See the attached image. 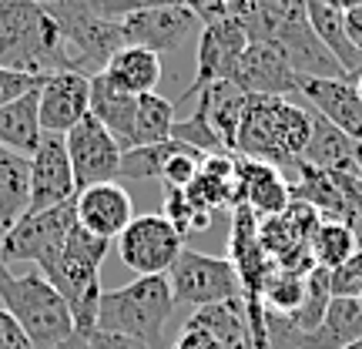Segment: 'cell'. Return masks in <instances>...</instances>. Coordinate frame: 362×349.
I'll list each match as a JSON object with an SVG mask.
<instances>
[{"instance_id":"cell-1","label":"cell","mask_w":362,"mask_h":349,"mask_svg":"<svg viewBox=\"0 0 362 349\" xmlns=\"http://www.w3.org/2000/svg\"><path fill=\"white\" fill-rule=\"evenodd\" d=\"M312 138V108L288 98H255L248 94L235 155L255 158L275 168H296Z\"/></svg>"},{"instance_id":"cell-2","label":"cell","mask_w":362,"mask_h":349,"mask_svg":"<svg viewBox=\"0 0 362 349\" xmlns=\"http://www.w3.org/2000/svg\"><path fill=\"white\" fill-rule=\"evenodd\" d=\"M107 239L84 232L81 225L71 229L64 248L57 252V259H51L40 275L67 299L71 316H74V333L81 336H94L98 333V309H101V265L107 259Z\"/></svg>"},{"instance_id":"cell-3","label":"cell","mask_w":362,"mask_h":349,"mask_svg":"<svg viewBox=\"0 0 362 349\" xmlns=\"http://www.w3.org/2000/svg\"><path fill=\"white\" fill-rule=\"evenodd\" d=\"M0 67L37 78L67 71L61 27L30 0H0Z\"/></svg>"},{"instance_id":"cell-4","label":"cell","mask_w":362,"mask_h":349,"mask_svg":"<svg viewBox=\"0 0 362 349\" xmlns=\"http://www.w3.org/2000/svg\"><path fill=\"white\" fill-rule=\"evenodd\" d=\"M168 275H141L131 285L121 289H104L101 309H98V333H115L128 336L148 349L165 346V329L175 312Z\"/></svg>"},{"instance_id":"cell-5","label":"cell","mask_w":362,"mask_h":349,"mask_svg":"<svg viewBox=\"0 0 362 349\" xmlns=\"http://www.w3.org/2000/svg\"><path fill=\"white\" fill-rule=\"evenodd\" d=\"M0 309L21 323L34 349H54L74 336V316L67 299L40 272H11L0 285Z\"/></svg>"},{"instance_id":"cell-6","label":"cell","mask_w":362,"mask_h":349,"mask_svg":"<svg viewBox=\"0 0 362 349\" xmlns=\"http://www.w3.org/2000/svg\"><path fill=\"white\" fill-rule=\"evenodd\" d=\"M168 285L175 302L192 306V309L242 299V282H238L232 259L208 256V252H198V248L188 246L181 248V256L168 269Z\"/></svg>"},{"instance_id":"cell-7","label":"cell","mask_w":362,"mask_h":349,"mask_svg":"<svg viewBox=\"0 0 362 349\" xmlns=\"http://www.w3.org/2000/svg\"><path fill=\"white\" fill-rule=\"evenodd\" d=\"M74 225H78V198H71L57 208H47V212H27L0 239V252H4L7 265L30 262V265L44 269L51 259H57V252L64 248Z\"/></svg>"},{"instance_id":"cell-8","label":"cell","mask_w":362,"mask_h":349,"mask_svg":"<svg viewBox=\"0 0 362 349\" xmlns=\"http://www.w3.org/2000/svg\"><path fill=\"white\" fill-rule=\"evenodd\" d=\"M185 248V235L165 215H134L131 225L117 235V256L138 279L141 275H168Z\"/></svg>"},{"instance_id":"cell-9","label":"cell","mask_w":362,"mask_h":349,"mask_svg":"<svg viewBox=\"0 0 362 349\" xmlns=\"http://www.w3.org/2000/svg\"><path fill=\"white\" fill-rule=\"evenodd\" d=\"M248 47V34L242 30V24L235 17H221L211 24L202 27L198 34V61H194V81L181 91V101L198 98L208 84L215 81H232L238 57Z\"/></svg>"},{"instance_id":"cell-10","label":"cell","mask_w":362,"mask_h":349,"mask_svg":"<svg viewBox=\"0 0 362 349\" xmlns=\"http://www.w3.org/2000/svg\"><path fill=\"white\" fill-rule=\"evenodd\" d=\"M67 155H71V168H74V181L81 188L101 185V181H117L121 175V144L115 142V135L104 128L94 115H84L74 128L64 135Z\"/></svg>"},{"instance_id":"cell-11","label":"cell","mask_w":362,"mask_h":349,"mask_svg":"<svg viewBox=\"0 0 362 349\" xmlns=\"http://www.w3.org/2000/svg\"><path fill=\"white\" fill-rule=\"evenodd\" d=\"M202 21L198 13L181 7V4H171V7H151V11H138L128 13L121 21V30H124V44L131 47H148L161 54H175L181 51L194 34H202Z\"/></svg>"},{"instance_id":"cell-12","label":"cell","mask_w":362,"mask_h":349,"mask_svg":"<svg viewBox=\"0 0 362 349\" xmlns=\"http://www.w3.org/2000/svg\"><path fill=\"white\" fill-rule=\"evenodd\" d=\"M71 198H78V181H74L64 135H44L30 155V208L27 212H47Z\"/></svg>"},{"instance_id":"cell-13","label":"cell","mask_w":362,"mask_h":349,"mask_svg":"<svg viewBox=\"0 0 362 349\" xmlns=\"http://www.w3.org/2000/svg\"><path fill=\"white\" fill-rule=\"evenodd\" d=\"M298 74L296 67L285 61V54L272 44L248 40L245 54L238 57V67L232 74V84L255 94V98H292L298 94Z\"/></svg>"},{"instance_id":"cell-14","label":"cell","mask_w":362,"mask_h":349,"mask_svg":"<svg viewBox=\"0 0 362 349\" xmlns=\"http://www.w3.org/2000/svg\"><path fill=\"white\" fill-rule=\"evenodd\" d=\"M298 98L362 144V98L356 91V78H298Z\"/></svg>"},{"instance_id":"cell-15","label":"cell","mask_w":362,"mask_h":349,"mask_svg":"<svg viewBox=\"0 0 362 349\" xmlns=\"http://www.w3.org/2000/svg\"><path fill=\"white\" fill-rule=\"evenodd\" d=\"M90 115V78L74 71L47 74L40 84V128L44 135H67Z\"/></svg>"},{"instance_id":"cell-16","label":"cell","mask_w":362,"mask_h":349,"mask_svg":"<svg viewBox=\"0 0 362 349\" xmlns=\"http://www.w3.org/2000/svg\"><path fill=\"white\" fill-rule=\"evenodd\" d=\"M131 219H134L131 195L117 181H101L78 192V225L84 232L117 242V235L128 229Z\"/></svg>"},{"instance_id":"cell-17","label":"cell","mask_w":362,"mask_h":349,"mask_svg":"<svg viewBox=\"0 0 362 349\" xmlns=\"http://www.w3.org/2000/svg\"><path fill=\"white\" fill-rule=\"evenodd\" d=\"M235 181H238V205H248L259 219L282 215L292 205V185L275 165L242 158L235 161Z\"/></svg>"},{"instance_id":"cell-18","label":"cell","mask_w":362,"mask_h":349,"mask_svg":"<svg viewBox=\"0 0 362 349\" xmlns=\"http://www.w3.org/2000/svg\"><path fill=\"white\" fill-rule=\"evenodd\" d=\"M228 17H235L248 40L275 44L288 27H298L309 21L305 0H232Z\"/></svg>"},{"instance_id":"cell-19","label":"cell","mask_w":362,"mask_h":349,"mask_svg":"<svg viewBox=\"0 0 362 349\" xmlns=\"http://www.w3.org/2000/svg\"><path fill=\"white\" fill-rule=\"evenodd\" d=\"M296 171H298V181H288V185H292V198L312 205L322 215V222L356 225L359 212H356V205L349 202V195H346V188H342V181H339L336 171L312 168L305 161H298Z\"/></svg>"},{"instance_id":"cell-20","label":"cell","mask_w":362,"mask_h":349,"mask_svg":"<svg viewBox=\"0 0 362 349\" xmlns=\"http://www.w3.org/2000/svg\"><path fill=\"white\" fill-rule=\"evenodd\" d=\"M362 339V299L332 296L322 323L312 333H298L296 349H346Z\"/></svg>"},{"instance_id":"cell-21","label":"cell","mask_w":362,"mask_h":349,"mask_svg":"<svg viewBox=\"0 0 362 349\" xmlns=\"http://www.w3.org/2000/svg\"><path fill=\"white\" fill-rule=\"evenodd\" d=\"M356 148L359 144L352 142L349 135H342L332 121H325L319 111H312V138L305 144V155H302L305 165L322 171H336V175H359Z\"/></svg>"},{"instance_id":"cell-22","label":"cell","mask_w":362,"mask_h":349,"mask_svg":"<svg viewBox=\"0 0 362 349\" xmlns=\"http://www.w3.org/2000/svg\"><path fill=\"white\" fill-rule=\"evenodd\" d=\"M40 138H44V128H40V88H34L0 108V148L30 158L34 148L40 144Z\"/></svg>"},{"instance_id":"cell-23","label":"cell","mask_w":362,"mask_h":349,"mask_svg":"<svg viewBox=\"0 0 362 349\" xmlns=\"http://www.w3.org/2000/svg\"><path fill=\"white\" fill-rule=\"evenodd\" d=\"M104 81L111 84L121 94H131V98H141V94H151L158 91V81H161V57L148 47H121V51L107 61V67L101 71Z\"/></svg>"},{"instance_id":"cell-24","label":"cell","mask_w":362,"mask_h":349,"mask_svg":"<svg viewBox=\"0 0 362 349\" xmlns=\"http://www.w3.org/2000/svg\"><path fill=\"white\" fill-rule=\"evenodd\" d=\"M248 94L232 81H215L198 94V108L205 111L211 131L218 135V142L225 144V151L235 155L238 144V128H242V115H245Z\"/></svg>"},{"instance_id":"cell-25","label":"cell","mask_w":362,"mask_h":349,"mask_svg":"<svg viewBox=\"0 0 362 349\" xmlns=\"http://www.w3.org/2000/svg\"><path fill=\"white\" fill-rule=\"evenodd\" d=\"M134 111H138V98L115 91L104 81V74L90 78V115L115 135L121 151H131L134 144Z\"/></svg>"},{"instance_id":"cell-26","label":"cell","mask_w":362,"mask_h":349,"mask_svg":"<svg viewBox=\"0 0 362 349\" xmlns=\"http://www.w3.org/2000/svg\"><path fill=\"white\" fill-rule=\"evenodd\" d=\"M30 208V158L0 148V239Z\"/></svg>"},{"instance_id":"cell-27","label":"cell","mask_w":362,"mask_h":349,"mask_svg":"<svg viewBox=\"0 0 362 349\" xmlns=\"http://www.w3.org/2000/svg\"><path fill=\"white\" fill-rule=\"evenodd\" d=\"M188 323L208 329L221 343V349H255L252 346V326H248V312L242 299L218 302V306H202V309L192 312Z\"/></svg>"},{"instance_id":"cell-28","label":"cell","mask_w":362,"mask_h":349,"mask_svg":"<svg viewBox=\"0 0 362 349\" xmlns=\"http://www.w3.org/2000/svg\"><path fill=\"white\" fill-rule=\"evenodd\" d=\"M309 248L312 262L319 269L336 272L339 265H346L359 252V239H356V229L346 222H319V229L309 239Z\"/></svg>"},{"instance_id":"cell-29","label":"cell","mask_w":362,"mask_h":349,"mask_svg":"<svg viewBox=\"0 0 362 349\" xmlns=\"http://www.w3.org/2000/svg\"><path fill=\"white\" fill-rule=\"evenodd\" d=\"M175 121H178V118H175V101L161 98L158 91L141 94V98H138V111H134V144H131V148L171 142Z\"/></svg>"},{"instance_id":"cell-30","label":"cell","mask_w":362,"mask_h":349,"mask_svg":"<svg viewBox=\"0 0 362 349\" xmlns=\"http://www.w3.org/2000/svg\"><path fill=\"white\" fill-rule=\"evenodd\" d=\"M305 289H309V275L275 265L269 272V279H265L262 302H265V309L279 312V316H296L302 309V302H305Z\"/></svg>"},{"instance_id":"cell-31","label":"cell","mask_w":362,"mask_h":349,"mask_svg":"<svg viewBox=\"0 0 362 349\" xmlns=\"http://www.w3.org/2000/svg\"><path fill=\"white\" fill-rule=\"evenodd\" d=\"M178 142H161V144H141L121 155V175L117 178H161V171L168 165V158L178 151Z\"/></svg>"},{"instance_id":"cell-32","label":"cell","mask_w":362,"mask_h":349,"mask_svg":"<svg viewBox=\"0 0 362 349\" xmlns=\"http://www.w3.org/2000/svg\"><path fill=\"white\" fill-rule=\"evenodd\" d=\"M161 215H165L185 239H188L192 232H202V229L208 225V219H211V215L198 212V208L188 202L185 188H168V192H165V208H161Z\"/></svg>"},{"instance_id":"cell-33","label":"cell","mask_w":362,"mask_h":349,"mask_svg":"<svg viewBox=\"0 0 362 349\" xmlns=\"http://www.w3.org/2000/svg\"><path fill=\"white\" fill-rule=\"evenodd\" d=\"M202 161H205L202 151H194V148H185V144H181L178 151L168 158V165H165V171H161V181H165L168 188H188V185L198 178Z\"/></svg>"},{"instance_id":"cell-34","label":"cell","mask_w":362,"mask_h":349,"mask_svg":"<svg viewBox=\"0 0 362 349\" xmlns=\"http://www.w3.org/2000/svg\"><path fill=\"white\" fill-rule=\"evenodd\" d=\"M332 296L339 299H362V248L352 256L346 265L332 272Z\"/></svg>"},{"instance_id":"cell-35","label":"cell","mask_w":362,"mask_h":349,"mask_svg":"<svg viewBox=\"0 0 362 349\" xmlns=\"http://www.w3.org/2000/svg\"><path fill=\"white\" fill-rule=\"evenodd\" d=\"M44 84V78L37 74H24V71H11V67H0V108L11 104L13 98H21L27 91H34Z\"/></svg>"},{"instance_id":"cell-36","label":"cell","mask_w":362,"mask_h":349,"mask_svg":"<svg viewBox=\"0 0 362 349\" xmlns=\"http://www.w3.org/2000/svg\"><path fill=\"white\" fill-rule=\"evenodd\" d=\"M171 349H221V343L211 336L208 329H202V326L185 323V329H181L178 336H175Z\"/></svg>"},{"instance_id":"cell-37","label":"cell","mask_w":362,"mask_h":349,"mask_svg":"<svg viewBox=\"0 0 362 349\" xmlns=\"http://www.w3.org/2000/svg\"><path fill=\"white\" fill-rule=\"evenodd\" d=\"M0 349H34V343L7 309H0Z\"/></svg>"},{"instance_id":"cell-38","label":"cell","mask_w":362,"mask_h":349,"mask_svg":"<svg viewBox=\"0 0 362 349\" xmlns=\"http://www.w3.org/2000/svg\"><path fill=\"white\" fill-rule=\"evenodd\" d=\"M181 7H188V11L198 13V21H202V24H211V21L228 17L232 0H181Z\"/></svg>"},{"instance_id":"cell-39","label":"cell","mask_w":362,"mask_h":349,"mask_svg":"<svg viewBox=\"0 0 362 349\" xmlns=\"http://www.w3.org/2000/svg\"><path fill=\"white\" fill-rule=\"evenodd\" d=\"M88 349H148L128 336H115V333H94L88 339Z\"/></svg>"},{"instance_id":"cell-40","label":"cell","mask_w":362,"mask_h":349,"mask_svg":"<svg viewBox=\"0 0 362 349\" xmlns=\"http://www.w3.org/2000/svg\"><path fill=\"white\" fill-rule=\"evenodd\" d=\"M346 34H349V44L356 47V54L362 57V4L346 13Z\"/></svg>"},{"instance_id":"cell-41","label":"cell","mask_w":362,"mask_h":349,"mask_svg":"<svg viewBox=\"0 0 362 349\" xmlns=\"http://www.w3.org/2000/svg\"><path fill=\"white\" fill-rule=\"evenodd\" d=\"M30 4H34V7H40V11L47 13V17H51V13H57L61 7H67L71 0H30Z\"/></svg>"},{"instance_id":"cell-42","label":"cell","mask_w":362,"mask_h":349,"mask_svg":"<svg viewBox=\"0 0 362 349\" xmlns=\"http://www.w3.org/2000/svg\"><path fill=\"white\" fill-rule=\"evenodd\" d=\"M54 349H88V336H81V333H74L71 339H64L61 346H54Z\"/></svg>"},{"instance_id":"cell-43","label":"cell","mask_w":362,"mask_h":349,"mask_svg":"<svg viewBox=\"0 0 362 349\" xmlns=\"http://www.w3.org/2000/svg\"><path fill=\"white\" fill-rule=\"evenodd\" d=\"M332 4H336V7H339V11H342V13H349L352 7H359L362 0H332Z\"/></svg>"},{"instance_id":"cell-44","label":"cell","mask_w":362,"mask_h":349,"mask_svg":"<svg viewBox=\"0 0 362 349\" xmlns=\"http://www.w3.org/2000/svg\"><path fill=\"white\" fill-rule=\"evenodd\" d=\"M11 275V265H7V259H4V252H0V285H4V279Z\"/></svg>"},{"instance_id":"cell-45","label":"cell","mask_w":362,"mask_h":349,"mask_svg":"<svg viewBox=\"0 0 362 349\" xmlns=\"http://www.w3.org/2000/svg\"><path fill=\"white\" fill-rule=\"evenodd\" d=\"M356 91H359V98H362V71L356 74Z\"/></svg>"},{"instance_id":"cell-46","label":"cell","mask_w":362,"mask_h":349,"mask_svg":"<svg viewBox=\"0 0 362 349\" xmlns=\"http://www.w3.org/2000/svg\"><path fill=\"white\" fill-rule=\"evenodd\" d=\"M356 158H359V175H362V144L356 148Z\"/></svg>"},{"instance_id":"cell-47","label":"cell","mask_w":362,"mask_h":349,"mask_svg":"<svg viewBox=\"0 0 362 349\" xmlns=\"http://www.w3.org/2000/svg\"><path fill=\"white\" fill-rule=\"evenodd\" d=\"M346 349H362V339H359V343H352V346H346Z\"/></svg>"}]
</instances>
